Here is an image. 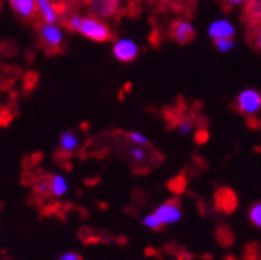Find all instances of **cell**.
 Here are the masks:
<instances>
[{
  "label": "cell",
  "instance_id": "23",
  "mask_svg": "<svg viewBox=\"0 0 261 260\" xmlns=\"http://www.w3.org/2000/svg\"><path fill=\"white\" fill-rule=\"evenodd\" d=\"M58 260H81V255L76 254V252H73V251H70V252L62 254Z\"/></svg>",
  "mask_w": 261,
  "mask_h": 260
},
{
  "label": "cell",
  "instance_id": "13",
  "mask_svg": "<svg viewBox=\"0 0 261 260\" xmlns=\"http://www.w3.org/2000/svg\"><path fill=\"white\" fill-rule=\"evenodd\" d=\"M90 7L95 14L100 17H108L115 11L117 2L115 0H90Z\"/></svg>",
  "mask_w": 261,
  "mask_h": 260
},
{
  "label": "cell",
  "instance_id": "24",
  "mask_svg": "<svg viewBox=\"0 0 261 260\" xmlns=\"http://www.w3.org/2000/svg\"><path fill=\"white\" fill-rule=\"evenodd\" d=\"M228 4H232V5H238V4H241V2H244V0H227Z\"/></svg>",
  "mask_w": 261,
  "mask_h": 260
},
{
  "label": "cell",
  "instance_id": "8",
  "mask_svg": "<svg viewBox=\"0 0 261 260\" xmlns=\"http://www.w3.org/2000/svg\"><path fill=\"white\" fill-rule=\"evenodd\" d=\"M10 8L22 19H31L38 11L36 0H10Z\"/></svg>",
  "mask_w": 261,
  "mask_h": 260
},
{
  "label": "cell",
  "instance_id": "27",
  "mask_svg": "<svg viewBox=\"0 0 261 260\" xmlns=\"http://www.w3.org/2000/svg\"><path fill=\"white\" fill-rule=\"evenodd\" d=\"M115 2H117V4H118V0H115Z\"/></svg>",
  "mask_w": 261,
  "mask_h": 260
},
{
  "label": "cell",
  "instance_id": "22",
  "mask_svg": "<svg viewBox=\"0 0 261 260\" xmlns=\"http://www.w3.org/2000/svg\"><path fill=\"white\" fill-rule=\"evenodd\" d=\"M177 131L180 133V134H188L190 131H191V123L190 122H180L179 123V126H177Z\"/></svg>",
  "mask_w": 261,
  "mask_h": 260
},
{
  "label": "cell",
  "instance_id": "4",
  "mask_svg": "<svg viewBox=\"0 0 261 260\" xmlns=\"http://www.w3.org/2000/svg\"><path fill=\"white\" fill-rule=\"evenodd\" d=\"M114 58L120 62H130L134 61L139 55V45L129 38L118 39L112 47Z\"/></svg>",
  "mask_w": 261,
  "mask_h": 260
},
{
  "label": "cell",
  "instance_id": "6",
  "mask_svg": "<svg viewBox=\"0 0 261 260\" xmlns=\"http://www.w3.org/2000/svg\"><path fill=\"white\" fill-rule=\"evenodd\" d=\"M233 35H235L233 23L227 19H218L212 22L208 27V36L215 41L222 38H233Z\"/></svg>",
  "mask_w": 261,
  "mask_h": 260
},
{
  "label": "cell",
  "instance_id": "15",
  "mask_svg": "<svg viewBox=\"0 0 261 260\" xmlns=\"http://www.w3.org/2000/svg\"><path fill=\"white\" fill-rule=\"evenodd\" d=\"M249 218L252 221V224H255L256 227L261 229V201L259 203H255L250 210H249Z\"/></svg>",
  "mask_w": 261,
  "mask_h": 260
},
{
  "label": "cell",
  "instance_id": "3",
  "mask_svg": "<svg viewBox=\"0 0 261 260\" xmlns=\"http://www.w3.org/2000/svg\"><path fill=\"white\" fill-rule=\"evenodd\" d=\"M238 108L246 115H253L261 111V93L255 89H246L238 95Z\"/></svg>",
  "mask_w": 261,
  "mask_h": 260
},
{
  "label": "cell",
  "instance_id": "9",
  "mask_svg": "<svg viewBox=\"0 0 261 260\" xmlns=\"http://www.w3.org/2000/svg\"><path fill=\"white\" fill-rule=\"evenodd\" d=\"M216 207L225 214H230L235 210L237 207V197L235 193L227 190V188H222L218 195H216Z\"/></svg>",
  "mask_w": 261,
  "mask_h": 260
},
{
  "label": "cell",
  "instance_id": "1",
  "mask_svg": "<svg viewBox=\"0 0 261 260\" xmlns=\"http://www.w3.org/2000/svg\"><path fill=\"white\" fill-rule=\"evenodd\" d=\"M78 33L95 42H106L112 36L109 27L96 17H84Z\"/></svg>",
  "mask_w": 261,
  "mask_h": 260
},
{
  "label": "cell",
  "instance_id": "18",
  "mask_svg": "<svg viewBox=\"0 0 261 260\" xmlns=\"http://www.w3.org/2000/svg\"><path fill=\"white\" fill-rule=\"evenodd\" d=\"M127 139H129L130 142H133L134 145H139V147H145V145H148V144H149V139H148L145 134L139 133V131L129 133V134H127Z\"/></svg>",
  "mask_w": 261,
  "mask_h": 260
},
{
  "label": "cell",
  "instance_id": "16",
  "mask_svg": "<svg viewBox=\"0 0 261 260\" xmlns=\"http://www.w3.org/2000/svg\"><path fill=\"white\" fill-rule=\"evenodd\" d=\"M129 156L133 157L137 162V164H143V162H146V159H148L146 151L142 147H139V145H136V147H133V148L129 150Z\"/></svg>",
  "mask_w": 261,
  "mask_h": 260
},
{
  "label": "cell",
  "instance_id": "11",
  "mask_svg": "<svg viewBox=\"0 0 261 260\" xmlns=\"http://www.w3.org/2000/svg\"><path fill=\"white\" fill-rule=\"evenodd\" d=\"M48 185H50V193L55 198H62L65 193L69 192V182L65 179V176L56 173L48 179Z\"/></svg>",
  "mask_w": 261,
  "mask_h": 260
},
{
  "label": "cell",
  "instance_id": "21",
  "mask_svg": "<svg viewBox=\"0 0 261 260\" xmlns=\"http://www.w3.org/2000/svg\"><path fill=\"white\" fill-rule=\"evenodd\" d=\"M36 190L42 195L45 193H50V185H48V179H42L36 184Z\"/></svg>",
  "mask_w": 261,
  "mask_h": 260
},
{
  "label": "cell",
  "instance_id": "25",
  "mask_svg": "<svg viewBox=\"0 0 261 260\" xmlns=\"http://www.w3.org/2000/svg\"><path fill=\"white\" fill-rule=\"evenodd\" d=\"M258 47L261 49V31H259V35H258Z\"/></svg>",
  "mask_w": 261,
  "mask_h": 260
},
{
  "label": "cell",
  "instance_id": "2",
  "mask_svg": "<svg viewBox=\"0 0 261 260\" xmlns=\"http://www.w3.org/2000/svg\"><path fill=\"white\" fill-rule=\"evenodd\" d=\"M39 36L42 42L50 49H59L64 42V30L55 22H44L39 28Z\"/></svg>",
  "mask_w": 261,
  "mask_h": 260
},
{
  "label": "cell",
  "instance_id": "5",
  "mask_svg": "<svg viewBox=\"0 0 261 260\" xmlns=\"http://www.w3.org/2000/svg\"><path fill=\"white\" fill-rule=\"evenodd\" d=\"M154 214L160 218V221L163 224L177 223L180 220V217H182V210L179 207V203L174 201V200H171V201H168L165 204H162Z\"/></svg>",
  "mask_w": 261,
  "mask_h": 260
},
{
  "label": "cell",
  "instance_id": "26",
  "mask_svg": "<svg viewBox=\"0 0 261 260\" xmlns=\"http://www.w3.org/2000/svg\"><path fill=\"white\" fill-rule=\"evenodd\" d=\"M148 2H152V0H148Z\"/></svg>",
  "mask_w": 261,
  "mask_h": 260
},
{
  "label": "cell",
  "instance_id": "7",
  "mask_svg": "<svg viewBox=\"0 0 261 260\" xmlns=\"http://www.w3.org/2000/svg\"><path fill=\"white\" fill-rule=\"evenodd\" d=\"M194 27L188 20H176L171 28V36L176 42L187 44L194 38Z\"/></svg>",
  "mask_w": 261,
  "mask_h": 260
},
{
  "label": "cell",
  "instance_id": "12",
  "mask_svg": "<svg viewBox=\"0 0 261 260\" xmlns=\"http://www.w3.org/2000/svg\"><path fill=\"white\" fill-rule=\"evenodd\" d=\"M38 5V13L41 14V17L44 19V22H58V10L55 7V4L51 0H36Z\"/></svg>",
  "mask_w": 261,
  "mask_h": 260
},
{
  "label": "cell",
  "instance_id": "17",
  "mask_svg": "<svg viewBox=\"0 0 261 260\" xmlns=\"http://www.w3.org/2000/svg\"><path fill=\"white\" fill-rule=\"evenodd\" d=\"M215 45L219 52L225 53V52H230L235 47V41H233V38H222V39H216Z\"/></svg>",
  "mask_w": 261,
  "mask_h": 260
},
{
  "label": "cell",
  "instance_id": "20",
  "mask_svg": "<svg viewBox=\"0 0 261 260\" xmlns=\"http://www.w3.org/2000/svg\"><path fill=\"white\" fill-rule=\"evenodd\" d=\"M83 16H80V14H73V16H70L69 19H67V27H69V30H72V31H80V27H81V23H83Z\"/></svg>",
  "mask_w": 261,
  "mask_h": 260
},
{
  "label": "cell",
  "instance_id": "19",
  "mask_svg": "<svg viewBox=\"0 0 261 260\" xmlns=\"http://www.w3.org/2000/svg\"><path fill=\"white\" fill-rule=\"evenodd\" d=\"M143 224L146 227H149V229H160V227L163 226V223L160 221V218L155 214H151V215L145 217L143 218Z\"/></svg>",
  "mask_w": 261,
  "mask_h": 260
},
{
  "label": "cell",
  "instance_id": "14",
  "mask_svg": "<svg viewBox=\"0 0 261 260\" xmlns=\"http://www.w3.org/2000/svg\"><path fill=\"white\" fill-rule=\"evenodd\" d=\"M246 14L250 23H261V0H252L246 8Z\"/></svg>",
  "mask_w": 261,
  "mask_h": 260
},
{
  "label": "cell",
  "instance_id": "10",
  "mask_svg": "<svg viewBox=\"0 0 261 260\" xmlns=\"http://www.w3.org/2000/svg\"><path fill=\"white\" fill-rule=\"evenodd\" d=\"M59 148L62 153H75L80 148V137L73 131H64L59 136Z\"/></svg>",
  "mask_w": 261,
  "mask_h": 260
}]
</instances>
